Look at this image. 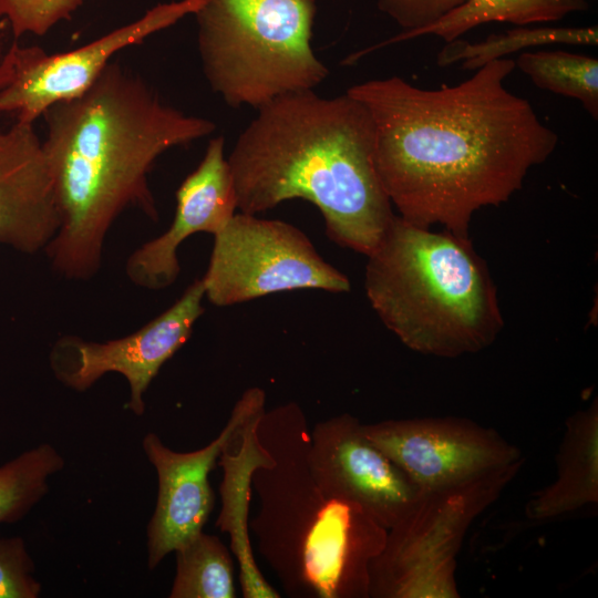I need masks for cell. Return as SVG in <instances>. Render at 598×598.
Instances as JSON below:
<instances>
[{
    "mask_svg": "<svg viewBox=\"0 0 598 598\" xmlns=\"http://www.w3.org/2000/svg\"><path fill=\"white\" fill-rule=\"evenodd\" d=\"M367 258V298L412 351L456 358L486 349L502 331L496 286L470 237L395 215Z\"/></svg>",
    "mask_w": 598,
    "mask_h": 598,
    "instance_id": "cell-5",
    "label": "cell"
},
{
    "mask_svg": "<svg viewBox=\"0 0 598 598\" xmlns=\"http://www.w3.org/2000/svg\"><path fill=\"white\" fill-rule=\"evenodd\" d=\"M65 460L50 443H41L0 465V525L23 519L50 491V478Z\"/></svg>",
    "mask_w": 598,
    "mask_h": 598,
    "instance_id": "cell-21",
    "label": "cell"
},
{
    "mask_svg": "<svg viewBox=\"0 0 598 598\" xmlns=\"http://www.w3.org/2000/svg\"><path fill=\"white\" fill-rule=\"evenodd\" d=\"M35 565L20 536L0 537V598H38L42 585Z\"/></svg>",
    "mask_w": 598,
    "mask_h": 598,
    "instance_id": "cell-24",
    "label": "cell"
},
{
    "mask_svg": "<svg viewBox=\"0 0 598 598\" xmlns=\"http://www.w3.org/2000/svg\"><path fill=\"white\" fill-rule=\"evenodd\" d=\"M591 0H378L379 10L403 31L380 44L434 35L445 43L482 24L508 22L518 27L554 22L585 11Z\"/></svg>",
    "mask_w": 598,
    "mask_h": 598,
    "instance_id": "cell-16",
    "label": "cell"
},
{
    "mask_svg": "<svg viewBox=\"0 0 598 598\" xmlns=\"http://www.w3.org/2000/svg\"><path fill=\"white\" fill-rule=\"evenodd\" d=\"M502 58L453 85L429 90L400 76L350 86L374 125V166L404 220L470 237L478 210L506 203L549 158L558 135L504 85Z\"/></svg>",
    "mask_w": 598,
    "mask_h": 598,
    "instance_id": "cell-1",
    "label": "cell"
},
{
    "mask_svg": "<svg viewBox=\"0 0 598 598\" xmlns=\"http://www.w3.org/2000/svg\"><path fill=\"white\" fill-rule=\"evenodd\" d=\"M60 226L52 176L33 123L0 132V247L45 250Z\"/></svg>",
    "mask_w": 598,
    "mask_h": 598,
    "instance_id": "cell-15",
    "label": "cell"
},
{
    "mask_svg": "<svg viewBox=\"0 0 598 598\" xmlns=\"http://www.w3.org/2000/svg\"><path fill=\"white\" fill-rule=\"evenodd\" d=\"M224 147L223 136L209 140L200 163L176 190L168 229L127 258L125 272L134 285L150 290L172 286L181 271L177 249L182 243L197 233L216 235L236 214L235 185Z\"/></svg>",
    "mask_w": 598,
    "mask_h": 598,
    "instance_id": "cell-14",
    "label": "cell"
},
{
    "mask_svg": "<svg viewBox=\"0 0 598 598\" xmlns=\"http://www.w3.org/2000/svg\"><path fill=\"white\" fill-rule=\"evenodd\" d=\"M43 117L60 213L44 252L59 275L75 280L99 271L106 235L127 207L158 219L148 186L156 159L216 128L164 103L141 76L112 62L89 90L52 105Z\"/></svg>",
    "mask_w": 598,
    "mask_h": 598,
    "instance_id": "cell-2",
    "label": "cell"
},
{
    "mask_svg": "<svg viewBox=\"0 0 598 598\" xmlns=\"http://www.w3.org/2000/svg\"><path fill=\"white\" fill-rule=\"evenodd\" d=\"M205 288L190 283L165 311L125 337L104 342L66 334L52 346L49 364L64 386L84 392L106 373L123 375L130 388L126 409L136 416L145 412L144 394L161 368L190 338L204 313Z\"/></svg>",
    "mask_w": 598,
    "mask_h": 598,
    "instance_id": "cell-11",
    "label": "cell"
},
{
    "mask_svg": "<svg viewBox=\"0 0 598 598\" xmlns=\"http://www.w3.org/2000/svg\"><path fill=\"white\" fill-rule=\"evenodd\" d=\"M264 412L248 421L238 442L227 447L218 460V465L224 468L220 486L223 507H231L221 508L216 526L230 536V549L238 561L241 594L246 598L280 597L255 563L248 529L251 475L267 458L256 436V425Z\"/></svg>",
    "mask_w": 598,
    "mask_h": 598,
    "instance_id": "cell-18",
    "label": "cell"
},
{
    "mask_svg": "<svg viewBox=\"0 0 598 598\" xmlns=\"http://www.w3.org/2000/svg\"><path fill=\"white\" fill-rule=\"evenodd\" d=\"M524 461L462 484L417 492L388 528L369 573V598H458L456 558L472 523L495 503Z\"/></svg>",
    "mask_w": 598,
    "mask_h": 598,
    "instance_id": "cell-7",
    "label": "cell"
},
{
    "mask_svg": "<svg viewBox=\"0 0 598 598\" xmlns=\"http://www.w3.org/2000/svg\"><path fill=\"white\" fill-rule=\"evenodd\" d=\"M260 388L246 390L219 434L192 452L166 446L155 433L142 440L143 452L157 474V498L146 527L147 567L155 569L176 548L203 530L215 503L209 474L223 452L238 442L248 421L266 410Z\"/></svg>",
    "mask_w": 598,
    "mask_h": 598,
    "instance_id": "cell-12",
    "label": "cell"
},
{
    "mask_svg": "<svg viewBox=\"0 0 598 598\" xmlns=\"http://www.w3.org/2000/svg\"><path fill=\"white\" fill-rule=\"evenodd\" d=\"M362 430L417 492L462 484L525 460L496 430L466 417L390 419L362 423Z\"/></svg>",
    "mask_w": 598,
    "mask_h": 598,
    "instance_id": "cell-10",
    "label": "cell"
},
{
    "mask_svg": "<svg viewBox=\"0 0 598 598\" xmlns=\"http://www.w3.org/2000/svg\"><path fill=\"white\" fill-rule=\"evenodd\" d=\"M548 44L597 45V27L586 28H525L508 30L503 34H493L480 42L470 43L455 40L437 53V65L445 68L461 62L464 70H477L487 62L522 49Z\"/></svg>",
    "mask_w": 598,
    "mask_h": 598,
    "instance_id": "cell-20",
    "label": "cell"
},
{
    "mask_svg": "<svg viewBox=\"0 0 598 598\" xmlns=\"http://www.w3.org/2000/svg\"><path fill=\"white\" fill-rule=\"evenodd\" d=\"M256 436L267 458L251 475L259 509L249 528L285 594L369 598L370 565L388 528L361 506L320 488L308 461V420L297 403L265 410Z\"/></svg>",
    "mask_w": 598,
    "mask_h": 598,
    "instance_id": "cell-4",
    "label": "cell"
},
{
    "mask_svg": "<svg viewBox=\"0 0 598 598\" xmlns=\"http://www.w3.org/2000/svg\"><path fill=\"white\" fill-rule=\"evenodd\" d=\"M373 155L371 114L347 92L278 96L257 109L227 158L237 209L257 215L305 199L320 210L333 243L368 256L395 216Z\"/></svg>",
    "mask_w": 598,
    "mask_h": 598,
    "instance_id": "cell-3",
    "label": "cell"
},
{
    "mask_svg": "<svg viewBox=\"0 0 598 598\" xmlns=\"http://www.w3.org/2000/svg\"><path fill=\"white\" fill-rule=\"evenodd\" d=\"M315 0H204L194 13L203 72L231 107L259 109L329 74L311 47Z\"/></svg>",
    "mask_w": 598,
    "mask_h": 598,
    "instance_id": "cell-6",
    "label": "cell"
},
{
    "mask_svg": "<svg viewBox=\"0 0 598 598\" xmlns=\"http://www.w3.org/2000/svg\"><path fill=\"white\" fill-rule=\"evenodd\" d=\"M203 2L158 3L136 20L65 52L48 53L14 40L0 59V113L34 123L52 105L89 90L116 53L194 14Z\"/></svg>",
    "mask_w": 598,
    "mask_h": 598,
    "instance_id": "cell-9",
    "label": "cell"
},
{
    "mask_svg": "<svg viewBox=\"0 0 598 598\" xmlns=\"http://www.w3.org/2000/svg\"><path fill=\"white\" fill-rule=\"evenodd\" d=\"M176 573L169 598H234V558L216 535L203 530L174 550Z\"/></svg>",
    "mask_w": 598,
    "mask_h": 598,
    "instance_id": "cell-19",
    "label": "cell"
},
{
    "mask_svg": "<svg viewBox=\"0 0 598 598\" xmlns=\"http://www.w3.org/2000/svg\"><path fill=\"white\" fill-rule=\"evenodd\" d=\"M202 281L205 298L217 307L283 291L351 289L349 278L327 262L299 228L240 212L214 235Z\"/></svg>",
    "mask_w": 598,
    "mask_h": 598,
    "instance_id": "cell-8",
    "label": "cell"
},
{
    "mask_svg": "<svg viewBox=\"0 0 598 598\" xmlns=\"http://www.w3.org/2000/svg\"><path fill=\"white\" fill-rule=\"evenodd\" d=\"M85 0H0V17L10 25L16 40L44 35L72 16Z\"/></svg>",
    "mask_w": 598,
    "mask_h": 598,
    "instance_id": "cell-23",
    "label": "cell"
},
{
    "mask_svg": "<svg viewBox=\"0 0 598 598\" xmlns=\"http://www.w3.org/2000/svg\"><path fill=\"white\" fill-rule=\"evenodd\" d=\"M308 461L328 496L361 506L386 528L403 517L417 495L405 474L368 440L362 423L349 413L315 424Z\"/></svg>",
    "mask_w": 598,
    "mask_h": 598,
    "instance_id": "cell-13",
    "label": "cell"
},
{
    "mask_svg": "<svg viewBox=\"0 0 598 598\" xmlns=\"http://www.w3.org/2000/svg\"><path fill=\"white\" fill-rule=\"evenodd\" d=\"M533 83L556 94L578 100L598 118V60L560 50L522 53L515 61Z\"/></svg>",
    "mask_w": 598,
    "mask_h": 598,
    "instance_id": "cell-22",
    "label": "cell"
},
{
    "mask_svg": "<svg viewBox=\"0 0 598 598\" xmlns=\"http://www.w3.org/2000/svg\"><path fill=\"white\" fill-rule=\"evenodd\" d=\"M598 504V402L566 420L556 455L555 480L535 491L525 505L532 522L555 519Z\"/></svg>",
    "mask_w": 598,
    "mask_h": 598,
    "instance_id": "cell-17",
    "label": "cell"
}]
</instances>
